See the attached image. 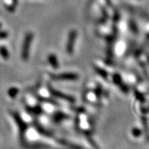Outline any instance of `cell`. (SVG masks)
<instances>
[{"instance_id": "cell-1", "label": "cell", "mask_w": 149, "mask_h": 149, "mask_svg": "<svg viewBox=\"0 0 149 149\" xmlns=\"http://www.w3.org/2000/svg\"><path fill=\"white\" fill-rule=\"evenodd\" d=\"M33 33H28L26 34L24 41L23 43V47H22V58L23 60L27 61L29 56V50H30V45L31 42L33 41Z\"/></svg>"}, {"instance_id": "cell-2", "label": "cell", "mask_w": 149, "mask_h": 149, "mask_svg": "<svg viewBox=\"0 0 149 149\" xmlns=\"http://www.w3.org/2000/svg\"><path fill=\"white\" fill-rule=\"evenodd\" d=\"M77 38V31L75 30L71 31L68 37V41L66 44V52L68 54L71 55L73 53V49H74V45L75 43Z\"/></svg>"}, {"instance_id": "cell-3", "label": "cell", "mask_w": 149, "mask_h": 149, "mask_svg": "<svg viewBox=\"0 0 149 149\" xmlns=\"http://www.w3.org/2000/svg\"><path fill=\"white\" fill-rule=\"evenodd\" d=\"M51 78L56 80H77L79 75L75 73H63L59 74H51Z\"/></svg>"}, {"instance_id": "cell-4", "label": "cell", "mask_w": 149, "mask_h": 149, "mask_svg": "<svg viewBox=\"0 0 149 149\" xmlns=\"http://www.w3.org/2000/svg\"><path fill=\"white\" fill-rule=\"evenodd\" d=\"M49 91L51 92V94H53V96L56 97H59V98H63V99H64V100H68V101H69V102H74V99L73 97H69L68 96V95H65V94H63V93L59 92V91H55L53 90L52 88H49Z\"/></svg>"}, {"instance_id": "cell-5", "label": "cell", "mask_w": 149, "mask_h": 149, "mask_svg": "<svg viewBox=\"0 0 149 149\" xmlns=\"http://www.w3.org/2000/svg\"><path fill=\"white\" fill-rule=\"evenodd\" d=\"M48 61L49 63H50V65L54 68V69H57L59 67V63H58V60H57V58L55 55L53 54H50L48 56Z\"/></svg>"}, {"instance_id": "cell-6", "label": "cell", "mask_w": 149, "mask_h": 149, "mask_svg": "<svg viewBox=\"0 0 149 149\" xmlns=\"http://www.w3.org/2000/svg\"><path fill=\"white\" fill-rule=\"evenodd\" d=\"M97 70V72L99 74H100V75H102L103 78H104V79H106L107 76V72H105V71L102 70V69H100V68H95Z\"/></svg>"}, {"instance_id": "cell-7", "label": "cell", "mask_w": 149, "mask_h": 149, "mask_svg": "<svg viewBox=\"0 0 149 149\" xmlns=\"http://www.w3.org/2000/svg\"><path fill=\"white\" fill-rule=\"evenodd\" d=\"M113 80L116 84H120L121 82V78L119 74H115L113 77Z\"/></svg>"}, {"instance_id": "cell-8", "label": "cell", "mask_w": 149, "mask_h": 149, "mask_svg": "<svg viewBox=\"0 0 149 149\" xmlns=\"http://www.w3.org/2000/svg\"><path fill=\"white\" fill-rule=\"evenodd\" d=\"M18 89H17V88H12L11 90L9 91V94H10V95H11V96L14 97H15L16 94L18 93Z\"/></svg>"}]
</instances>
